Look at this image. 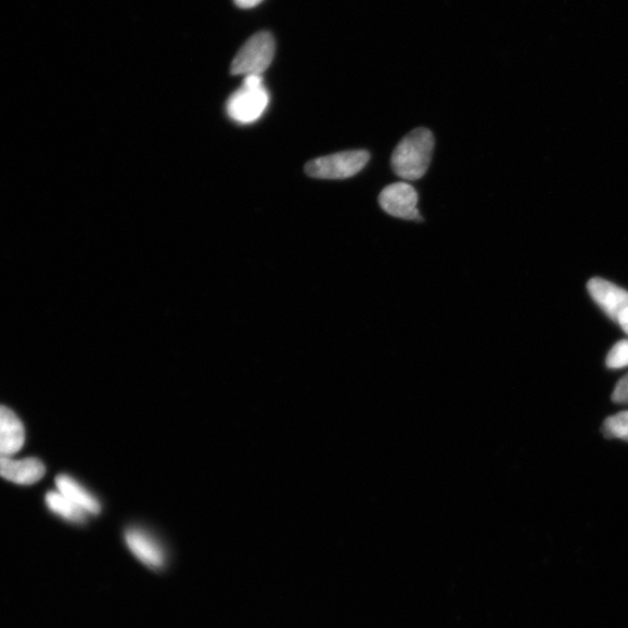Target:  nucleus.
Masks as SVG:
<instances>
[{"label":"nucleus","instance_id":"f257e3e1","mask_svg":"<svg viewBox=\"0 0 628 628\" xmlns=\"http://www.w3.org/2000/svg\"><path fill=\"white\" fill-rule=\"evenodd\" d=\"M434 151V137L421 127L402 139L394 151L392 165L395 174L406 181L421 180L426 174Z\"/></svg>","mask_w":628,"mask_h":628},{"label":"nucleus","instance_id":"f03ea898","mask_svg":"<svg viewBox=\"0 0 628 628\" xmlns=\"http://www.w3.org/2000/svg\"><path fill=\"white\" fill-rule=\"evenodd\" d=\"M269 104V93L264 85V76L246 75L243 87L238 89L227 103L229 117L241 124L259 119Z\"/></svg>","mask_w":628,"mask_h":628},{"label":"nucleus","instance_id":"7ed1b4c3","mask_svg":"<svg viewBox=\"0 0 628 628\" xmlns=\"http://www.w3.org/2000/svg\"><path fill=\"white\" fill-rule=\"evenodd\" d=\"M367 151H348L310 161L306 175L321 180H346L359 174L369 163Z\"/></svg>","mask_w":628,"mask_h":628},{"label":"nucleus","instance_id":"20e7f679","mask_svg":"<svg viewBox=\"0 0 628 628\" xmlns=\"http://www.w3.org/2000/svg\"><path fill=\"white\" fill-rule=\"evenodd\" d=\"M275 56V40L268 31L253 36L234 57L232 75H264Z\"/></svg>","mask_w":628,"mask_h":628},{"label":"nucleus","instance_id":"39448f33","mask_svg":"<svg viewBox=\"0 0 628 628\" xmlns=\"http://www.w3.org/2000/svg\"><path fill=\"white\" fill-rule=\"evenodd\" d=\"M384 212L393 217L406 220H422L419 214L418 193L415 189L406 182H399L386 187L379 198Z\"/></svg>","mask_w":628,"mask_h":628},{"label":"nucleus","instance_id":"423d86ee","mask_svg":"<svg viewBox=\"0 0 628 628\" xmlns=\"http://www.w3.org/2000/svg\"><path fill=\"white\" fill-rule=\"evenodd\" d=\"M588 290L603 311L619 324V321L628 313V292L602 279H592L588 283Z\"/></svg>","mask_w":628,"mask_h":628},{"label":"nucleus","instance_id":"0eeeda50","mask_svg":"<svg viewBox=\"0 0 628 628\" xmlns=\"http://www.w3.org/2000/svg\"><path fill=\"white\" fill-rule=\"evenodd\" d=\"M125 541L128 550L152 569H161L166 563L164 547L148 533L139 527L128 528L125 534Z\"/></svg>","mask_w":628,"mask_h":628},{"label":"nucleus","instance_id":"6e6552de","mask_svg":"<svg viewBox=\"0 0 628 628\" xmlns=\"http://www.w3.org/2000/svg\"><path fill=\"white\" fill-rule=\"evenodd\" d=\"M25 444V428L11 409L0 406V459H11Z\"/></svg>","mask_w":628,"mask_h":628},{"label":"nucleus","instance_id":"1a4fd4ad","mask_svg":"<svg viewBox=\"0 0 628 628\" xmlns=\"http://www.w3.org/2000/svg\"><path fill=\"white\" fill-rule=\"evenodd\" d=\"M44 474L46 466L38 459H0V477L15 483V485H35V483L39 482Z\"/></svg>","mask_w":628,"mask_h":628},{"label":"nucleus","instance_id":"9d476101","mask_svg":"<svg viewBox=\"0 0 628 628\" xmlns=\"http://www.w3.org/2000/svg\"><path fill=\"white\" fill-rule=\"evenodd\" d=\"M55 485L60 494L66 496L69 501L88 514H99L101 512L102 507L99 499L84 486H80L73 477L60 475L56 477Z\"/></svg>","mask_w":628,"mask_h":628},{"label":"nucleus","instance_id":"9b49d317","mask_svg":"<svg viewBox=\"0 0 628 628\" xmlns=\"http://www.w3.org/2000/svg\"><path fill=\"white\" fill-rule=\"evenodd\" d=\"M46 504L52 512L61 518L72 523H85L88 513L76 507L66 496L59 491H51L46 495Z\"/></svg>","mask_w":628,"mask_h":628},{"label":"nucleus","instance_id":"f8f14e48","mask_svg":"<svg viewBox=\"0 0 628 628\" xmlns=\"http://www.w3.org/2000/svg\"><path fill=\"white\" fill-rule=\"evenodd\" d=\"M602 432L606 439L628 441V411L608 416L603 424Z\"/></svg>","mask_w":628,"mask_h":628},{"label":"nucleus","instance_id":"ddd939ff","mask_svg":"<svg viewBox=\"0 0 628 628\" xmlns=\"http://www.w3.org/2000/svg\"><path fill=\"white\" fill-rule=\"evenodd\" d=\"M606 366L610 369H619L628 366V341L617 343L606 358Z\"/></svg>","mask_w":628,"mask_h":628},{"label":"nucleus","instance_id":"4468645a","mask_svg":"<svg viewBox=\"0 0 628 628\" xmlns=\"http://www.w3.org/2000/svg\"><path fill=\"white\" fill-rule=\"evenodd\" d=\"M612 401L617 402V405H628V374L617 383L616 389L612 394Z\"/></svg>","mask_w":628,"mask_h":628},{"label":"nucleus","instance_id":"2eb2a0df","mask_svg":"<svg viewBox=\"0 0 628 628\" xmlns=\"http://www.w3.org/2000/svg\"><path fill=\"white\" fill-rule=\"evenodd\" d=\"M264 0H234L236 7L241 9H252L261 4Z\"/></svg>","mask_w":628,"mask_h":628},{"label":"nucleus","instance_id":"dca6fc26","mask_svg":"<svg viewBox=\"0 0 628 628\" xmlns=\"http://www.w3.org/2000/svg\"><path fill=\"white\" fill-rule=\"evenodd\" d=\"M619 325L628 334V313L619 321Z\"/></svg>","mask_w":628,"mask_h":628}]
</instances>
